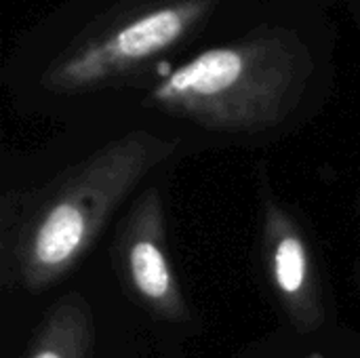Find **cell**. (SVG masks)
<instances>
[{
  "label": "cell",
  "mask_w": 360,
  "mask_h": 358,
  "mask_svg": "<svg viewBox=\"0 0 360 358\" xmlns=\"http://www.w3.org/2000/svg\"><path fill=\"white\" fill-rule=\"evenodd\" d=\"M264 0H57L15 38L4 78L30 106L133 99Z\"/></svg>",
  "instance_id": "obj_1"
},
{
  "label": "cell",
  "mask_w": 360,
  "mask_h": 358,
  "mask_svg": "<svg viewBox=\"0 0 360 358\" xmlns=\"http://www.w3.org/2000/svg\"><path fill=\"white\" fill-rule=\"evenodd\" d=\"M335 8L329 0H264L240 27L179 61L133 101L162 120L224 137L291 127L331 91Z\"/></svg>",
  "instance_id": "obj_2"
},
{
  "label": "cell",
  "mask_w": 360,
  "mask_h": 358,
  "mask_svg": "<svg viewBox=\"0 0 360 358\" xmlns=\"http://www.w3.org/2000/svg\"><path fill=\"white\" fill-rule=\"evenodd\" d=\"M179 148L175 135L133 124L36 192L0 205V283L42 293L89 255L118 207Z\"/></svg>",
  "instance_id": "obj_3"
},
{
  "label": "cell",
  "mask_w": 360,
  "mask_h": 358,
  "mask_svg": "<svg viewBox=\"0 0 360 358\" xmlns=\"http://www.w3.org/2000/svg\"><path fill=\"white\" fill-rule=\"evenodd\" d=\"M112 264L129 298L150 317L181 323L188 302L171 264L165 205L158 190L137 196L112 243Z\"/></svg>",
  "instance_id": "obj_4"
},
{
  "label": "cell",
  "mask_w": 360,
  "mask_h": 358,
  "mask_svg": "<svg viewBox=\"0 0 360 358\" xmlns=\"http://www.w3.org/2000/svg\"><path fill=\"white\" fill-rule=\"evenodd\" d=\"M262 251L268 281L291 325L300 333L316 331L325 306L312 253L293 215L272 196L264 200Z\"/></svg>",
  "instance_id": "obj_5"
},
{
  "label": "cell",
  "mask_w": 360,
  "mask_h": 358,
  "mask_svg": "<svg viewBox=\"0 0 360 358\" xmlns=\"http://www.w3.org/2000/svg\"><path fill=\"white\" fill-rule=\"evenodd\" d=\"M95 327L86 300L61 295L40 321L23 358H93Z\"/></svg>",
  "instance_id": "obj_6"
},
{
  "label": "cell",
  "mask_w": 360,
  "mask_h": 358,
  "mask_svg": "<svg viewBox=\"0 0 360 358\" xmlns=\"http://www.w3.org/2000/svg\"><path fill=\"white\" fill-rule=\"evenodd\" d=\"M329 2H333L335 6L346 8L352 21H359L360 19V0H329Z\"/></svg>",
  "instance_id": "obj_7"
},
{
  "label": "cell",
  "mask_w": 360,
  "mask_h": 358,
  "mask_svg": "<svg viewBox=\"0 0 360 358\" xmlns=\"http://www.w3.org/2000/svg\"><path fill=\"white\" fill-rule=\"evenodd\" d=\"M308 358H327V357H323V354H310Z\"/></svg>",
  "instance_id": "obj_8"
},
{
  "label": "cell",
  "mask_w": 360,
  "mask_h": 358,
  "mask_svg": "<svg viewBox=\"0 0 360 358\" xmlns=\"http://www.w3.org/2000/svg\"><path fill=\"white\" fill-rule=\"evenodd\" d=\"M354 25H356V30L360 32V21H354Z\"/></svg>",
  "instance_id": "obj_9"
},
{
  "label": "cell",
  "mask_w": 360,
  "mask_h": 358,
  "mask_svg": "<svg viewBox=\"0 0 360 358\" xmlns=\"http://www.w3.org/2000/svg\"><path fill=\"white\" fill-rule=\"evenodd\" d=\"M359 34H360V32H359Z\"/></svg>",
  "instance_id": "obj_10"
}]
</instances>
